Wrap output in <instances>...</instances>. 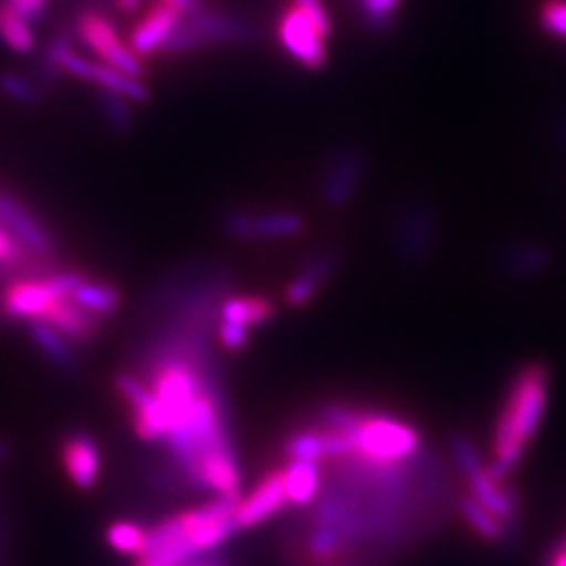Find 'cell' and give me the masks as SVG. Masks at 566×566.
<instances>
[{"label": "cell", "instance_id": "6da1fadb", "mask_svg": "<svg viewBox=\"0 0 566 566\" xmlns=\"http://www.w3.org/2000/svg\"><path fill=\"white\" fill-rule=\"evenodd\" d=\"M549 395V369L539 361L523 365L507 390L506 403L500 411L493 432V460L489 474L504 483L525 458L526 447L535 439L544 422Z\"/></svg>", "mask_w": 566, "mask_h": 566}, {"label": "cell", "instance_id": "7a4b0ae2", "mask_svg": "<svg viewBox=\"0 0 566 566\" xmlns=\"http://www.w3.org/2000/svg\"><path fill=\"white\" fill-rule=\"evenodd\" d=\"M340 432L353 443L350 458L371 464H407L422 451L418 428L386 413L357 409L355 422Z\"/></svg>", "mask_w": 566, "mask_h": 566}, {"label": "cell", "instance_id": "3957f363", "mask_svg": "<svg viewBox=\"0 0 566 566\" xmlns=\"http://www.w3.org/2000/svg\"><path fill=\"white\" fill-rule=\"evenodd\" d=\"M259 39V28L252 21L200 9L191 15H182L172 36L164 44V55H189L208 49L212 44L229 42H254Z\"/></svg>", "mask_w": 566, "mask_h": 566}, {"label": "cell", "instance_id": "277c9868", "mask_svg": "<svg viewBox=\"0 0 566 566\" xmlns=\"http://www.w3.org/2000/svg\"><path fill=\"white\" fill-rule=\"evenodd\" d=\"M451 455L465 476L470 495L512 528L518 518V497L489 474L476 446L465 434H455L451 439Z\"/></svg>", "mask_w": 566, "mask_h": 566}, {"label": "cell", "instance_id": "5b68a950", "mask_svg": "<svg viewBox=\"0 0 566 566\" xmlns=\"http://www.w3.org/2000/svg\"><path fill=\"white\" fill-rule=\"evenodd\" d=\"M74 34L81 39L82 44L102 57L103 63L120 70L124 74H130L135 78H143V60L130 49V44H124L116 32V25L99 9H84L76 15Z\"/></svg>", "mask_w": 566, "mask_h": 566}, {"label": "cell", "instance_id": "8992f818", "mask_svg": "<svg viewBox=\"0 0 566 566\" xmlns=\"http://www.w3.org/2000/svg\"><path fill=\"white\" fill-rule=\"evenodd\" d=\"M224 231L229 238L240 242H271V240H290L304 231L303 214L292 210H271V212H252V210H229L223 219Z\"/></svg>", "mask_w": 566, "mask_h": 566}, {"label": "cell", "instance_id": "52a82bcc", "mask_svg": "<svg viewBox=\"0 0 566 566\" xmlns=\"http://www.w3.org/2000/svg\"><path fill=\"white\" fill-rule=\"evenodd\" d=\"M280 41L283 49L301 61L306 70H324L327 65V46L322 30L304 13L301 7H290L280 20Z\"/></svg>", "mask_w": 566, "mask_h": 566}, {"label": "cell", "instance_id": "ba28073f", "mask_svg": "<svg viewBox=\"0 0 566 566\" xmlns=\"http://www.w3.org/2000/svg\"><path fill=\"white\" fill-rule=\"evenodd\" d=\"M203 388L206 386L198 371L182 361H168L154 376V395L170 416L172 426L189 411Z\"/></svg>", "mask_w": 566, "mask_h": 566}, {"label": "cell", "instance_id": "9c48e42d", "mask_svg": "<svg viewBox=\"0 0 566 566\" xmlns=\"http://www.w3.org/2000/svg\"><path fill=\"white\" fill-rule=\"evenodd\" d=\"M63 72L67 76L81 78V81L93 82L97 84L102 91L107 93H116L126 97L128 102L135 105H143V103L151 99V91L149 86L143 82V78H135L130 74H124L120 70L107 65V63H97V61L86 60L78 55L76 51H72L65 61H63Z\"/></svg>", "mask_w": 566, "mask_h": 566}, {"label": "cell", "instance_id": "30bf717a", "mask_svg": "<svg viewBox=\"0 0 566 566\" xmlns=\"http://www.w3.org/2000/svg\"><path fill=\"white\" fill-rule=\"evenodd\" d=\"M365 177L364 151L346 147L332 156L322 177V200L327 208H344L355 198Z\"/></svg>", "mask_w": 566, "mask_h": 566}, {"label": "cell", "instance_id": "8fae6325", "mask_svg": "<svg viewBox=\"0 0 566 566\" xmlns=\"http://www.w3.org/2000/svg\"><path fill=\"white\" fill-rule=\"evenodd\" d=\"M0 227L20 243L25 252L41 256H51L55 252V242L41 221L23 206L20 198L11 191L0 189Z\"/></svg>", "mask_w": 566, "mask_h": 566}, {"label": "cell", "instance_id": "7c38bea8", "mask_svg": "<svg viewBox=\"0 0 566 566\" xmlns=\"http://www.w3.org/2000/svg\"><path fill=\"white\" fill-rule=\"evenodd\" d=\"M285 504H287V497H285L283 470H275L266 474L259 486L240 502L235 512V525L238 528L263 525L264 521L273 518Z\"/></svg>", "mask_w": 566, "mask_h": 566}, {"label": "cell", "instance_id": "4fadbf2b", "mask_svg": "<svg viewBox=\"0 0 566 566\" xmlns=\"http://www.w3.org/2000/svg\"><path fill=\"white\" fill-rule=\"evenodd\" d=\"M57 301V294L46 280L13 283L2 296V315L13 322L30 324L34 319H44L49 308Z\"/></svg>", "mask_w": 566, "mask_h": 566}, {"label": "cell", "instance_id": "5bb4252c", "mask_svg": "<svg viewBox=\"0 0 566 566\" xmlns=\"http://www.w3.org/2000/svg\"><path fill=\"white\" fill-rule=\"evenodd\" d=\"M63 465L67 470V476L72 483L82 489L91 491L99 483L102 474V451L97 441L88 432H74L63 443Z\"/></svg>", "mask_w": 566, "mask_h": 566}, {"label": "cell", "instance_id": "9a60e30c", "mask_svg": "<svg viewBox=\"0 0 566 566\" xmlns=\"http://www.w3.org/2000/svg\"><path fill=\"white\" fill-rule=\"evenodd\" d=\"M182 20L181 11L175 7L160 2L156 4L145 18H143L137 28L130 34V49L145 60L156 53H163L164 44L172 36L175 28Z\"/></svg>", "mask_w": 566, "mask_h": 566}, {"label": "cell", "instance_id": "2e32d148", "mask_svg": "<svg viewBox=\"0 0 566 566\" xmlns=\"http://www.w3.org/2000/svg\"><path fill=\"white\" fill-rule=\"evenodd\" d=\"M97 315L88 313L72 298H61L49 308L44 322L57 327L72 344H88L97 334Z\"/></svg>", "mask_w": 566, "mask_h": 566}, {"label": "cell", "instance_id": "e0dca14e", "mask_svg": "<svg viewBox=\"0 0 566 566\" xmlns=\"http://www.w3.org/2000/svg\"><path fill=\"white\" fill-rule=\"evenodd\" d=\"M336 269V252H322L304 266L303 273L292 280L285 287V303L292 308H301L311 303L322 285L327 282L332 271Z\"/></svg>", "mask_w": 566, "mask_h": 566}, {"label": "cell", "instance_id": "ac0fdd59", "mask_svg": "<svg viewBox=\"0 0 566 566\" xmlns=\"http://www.w3.org/2000/svg\"><path fill=\"white\" fill-rule=\"evenodd\" d=\"M285 497L292 506H308L319 495L322 486V470L317 462L292 460L283 470Z\"/></svg>", "mask_w": 566, "mask_h": 566}, {"label": "cell", "instance_id": "d6986e66", "mask_svg": "<svg viewBox=\"0 0 566 566\" xmlns=\"http://www.w3.org/2000/svg\"><path fill=\"white\" fill-rule=\"evenodd\" d=\"M76 51V36L70 30H60L51 36L36 65V76L42 91H53L63 78V61Z\"/></svg>", "mask_w": 566, "mask_h": 566}, {"label": "cell", "instance_id": "ffe728a7", "mask_svg": "<svg viewBox=\"0 0 566 566\" xmlns=\"http://www.w3.org/2000/svg\"><path fill=\"white\" fill-rule=\"evenodd\" d=\"M30 336L42 353L57 367L65 369V371H76L78 369L81 364H78V357L72 350V343L61 334L57 327H53L44 319H34V322H30Z\"/></svg>", "mask_w": 566, "mask_h": 566}, {"label": "cell", "instance_id": "44dd1931", "mask_svg": "<svg viewBox=\"0 0 566 566\" xmlns=\"http://www.w3.org/2000/svg\"><path fill=\"white\" fill-rule=\"evenodd\" d=\"M455 506H458V512L462 514V518L470 525V528L479 537H483L485 542L500 544V542L506 539L510 526L500 516H495L489 507L483 506L481 502H476L470 493L460 495L455 500Z\"/></svg>", "mask_w": 566, "mask_h": 566}, {"label": "cell", "instance_id": "7402d4cb", "mask_svg": "<svg viewBox=\"0 0 566 566\" xmlns=\"http://www.w3.org/2000/svg\"><path fill=\"white\" fill-rule=\"evenodd\" d=\"M275 315H277L275 304L263 296H233L221 308V322L245 325V327L266 324Z\"/></svg>", "mask_w": 566, "mask_h": 566}, {"label": "cell", "instance_id": "603a6c76", "mask_svg": "<svg viewBox=\"0 0 566 566\" xmlns=\"http://www.w3.org/2000/svg\"><path fill=\"white\" fill-rule=\"evenodd\" d=\"M74 303L97 317L114 315L122 304L120 290L114 283L86 282L70 296Z\"/></svg>", "mask_w": 566, "mask_h": 566}, {"label": "cell", "instance_id": "cb8c5ba5", "mask_svg": "<svg viewBox=\"0 0 566 566\" xmlns=\"http://www.w3.org/2000/svg\"><path fill=\"white\" fill-rule=\"evenodd\" d=\"M0 41L18 55H28L36 46L32 23L4 2H0Z\"/></svg>", "mask_w": 566, "mask_h": 566}, {"label": "cell", "instance_id": "d4e9b609", "mask_svg": "<svg viewBox=\"0 0 566 566\" xmlns=\"http://www.w3.org/2000/svg\"><path fill=\"white\" fill-rule=\"evenodd\" d=\"M549 266V252L535 243H521L504 254V269L514 277H531Z\"/></svg>", "mask_w": 566, "mask_h": 566}, {"label": "cell", "instance_id": "484cf974", "mask_svg": "<svg viewBox=\"0 0 566 566\" xmlns=\"http://www.w3.org/2000/svg\"><path fill=\"white\" fill-rule=\"evenodd\" d=\"M0 93L21 107H39L44 102V91L39 82L28 81L18 72H0Z\"/></svg>", "mask_w": 566, "mask_h": 566}, {"label": "cell", "instance_id": "4316f807", "mask_svg": "<svg viewBox=\"0 0 566 566\" xmlns=\"http://www.w3.org/2000/svg\"><path fill=\"white\" fill-rule=\"evenodd\" d=\"M285 455L290 460H303V462H322L327 458L325 453L324 428L322 430H301L292 434L285 443Z\"/></svg>", "mask_w": 566, "mask_h": 566}, {"label": "cell", "instance_id": "83f0119b", "mask_svg": "<svg viewBox=\"0 0 566 566\" xmlns=\"http://www.w3.org/2000/svg\"><path fill=\"white\" fill-rule=\"evenodd\" d=\"M99 105H102L103 118H105L107 126L114 133L126 135V133H130L135 128V112H133L135 103L128 102L126 97L116 95V93L102 91Z\"/></svg>", "mask_w": 566, "mask_h": 566}, {"label": "cell", "instance_id": "f1b7e54d", "mask_svg": "<svg viewBox=\"0 0 566 566\" xmlns=\"http://www.w3.org/2000/svg\"><path fill=\"white\" fill-rule=\"evenodd\" d=\"M401 238V250L407 254L409 261H420L430 250L432 240L426 235H434L432 233V221L428 214H411L409 217V227L403 231Z\"/></svg>", "mask_w": 566, "mask_h": 566}, {"label": "cell", "instance_id": "f546056e", "mask_svg": "<svg viewBox=\"0 0 566 566\" xmlns=\"http://www.w3.org/2000/svg\"><path fill=\"white\" fill-rule=\"evenodd\" d=\"M145 535H147V531H143L142 526L128 523V521L114 523L105 531V539L109 546L118 549L122 554H135V556L143 554Z\"/></svg>", "mask_w": 566, "mask_h": 566}, {"label": "cell", "instance_id": "4dcf8cb0", "mask_svg": "<svg viewBox=\"0 0 566 566\" xmlns=\"http://www.w3.org/2000/svg\"><path fill=\"white\" fill-rule=\"evenodd\" d=\"M401 2L403 0H357L367 25L378 32H382L392 23Z\"/></svg>", "mask_w": 566, "mask_h": 566}, {"label": "cell", "instance_id": "1f68e13d", "mask_svg": "<svg viewBox=\"0 0 566 566\" xmlns=\"http://www.w3.org/2000/svg\"><path fill=\"white\" fill-rule=\"evenodd\" d=\"M116 390L120 392L122 399L133 407V413L143 411L147 405L154 403V399H156L154 390H149L133 374H118L116 376Z\"/></svg>", "mask_w": 566, "mask_h": 566}, {"label": "cell", "instance_id": "d6a6232c", "mask_svg": "<svg viewBox=\"0 0 566 566\" xmlns=\"http://www.w3.org/2000/svg\"><path fill=\"white\" fill-rule=\"evenodd\" d=\"M539 23L547 34L566 41V0H544L539 7Z\"/></svg>", "mask_w": 566, "mask_h": 566}, {"label": "cell", "instance_id": "836d02e7", "mask_svg": "<svg viewBox=\"0 0 566 566\" xmlns=\"http://www.w3.org/2000/svg\"><path fill=\"white\" fill-rule=\"evenodd\" d=\"M219 340H221L227 350L238 353L250 340V327L221 322V325H219Z\"/></svg>", "mask_w": 566, "mask_h": 566}, {"label": "cell", "instance_id": "e575fe53", "mask_svg": "<svg viewBox=\"0 0 566 566\" xmlns=\"http://www.w3.org/2000/svg\"><path fill=\"white\" fill-rule=\"evenodd\" d=\"M294 4L303 9L304 13L313 20V23L322 30L325 39L332 36V20H329L322 0H294Z\"/></svg>", "mask_w": 566, "mask_h": 566}, {"label": "cell", "instance_id": "d590c367", "mask_svg": "<svg viewBox=\"0 0 566 566\" xmlns=\"http://www.w3.org/2000/svg\"><path fill=\"white\" fill-rule=\"evenodd\" d=\"M0 2H4L13 11H18L21 18H25L30 23L41 21L49 9V0H0Z\"/></svg>", "mask_w": 566, "mask_h": 566}, {"label": "cell", "instance_id": "8d00e7d4", "mask_svg": "<svg viewBox=\"0 0 566 566\" xmlns=\"http://www.w3.org/2000/svg\"><path fill=\"white\" fill-rule=\"evenodd\" d=\"M23 248L20 243L15 242L2 227H0V264H15L20 263L23 256Z\"/></svg>", "mask_w": 566, "mask_h": 566}, {"label": "cell", "instance_id": "74e56055", "mask_svg": "<svg viewBox=\"0 0 566 566\" xmlns=\"http://www.w3.org/2000/svg\"><path fill=\"white\" fill-rule=\"evenodd\" d=\"M163 2L175 7L177 11H181L182 15H191V13L203 9V4L200 0H163Z\"/></svg>", "mask_w": 566, "mask_h": 566}, {"label": "cell", "instance_id": "f35d334b", "mask_svg": "<svg viewBox=\"0 0 566 566\" xmlns=\"http://www.w3.org/2000/svg\"><path fill=\"white\" fill-rule=\"evenodd\" d=\"M143 0H116V7L120 9L122 13H133L135 9H139Z\"/></svg>", "mask_w": 566, "mask_h": 566}, {"label": "cell", "instance_id": "ab89813d", "mask_svg": "<svg viewBox=\"0 0 566 566\" xmlns=\"http://www.w3.org/2000/svg\"><path fill=\"white\" fill-rule=\"evenodd\" d=\"M549 566H566V554L565 552H554L552 558H549Z\"/></svg>", "mask_w": 566, "mask_h": 566}, {"label": "cell", "instance_id": "60d3db41", "mask_svg": "<svg viewBox=\"0 0 566 566\" xmlns=\"http://www.w3.org/2000/svg\"><path fill=\"white\" fill-rule=\"evenodd\" d=\"M9 455H11V447H9L7 441H2V439H0V464H2V462H7V460H9Z\"/></svg>", "mask_w": 566, "mask_h": 566}, {"label": "cell", "instance_id": "b9f144b4", "mask_svg": "<svg viewBox=\"0 0 566 566\" xmlns=\"http://www.w3.org/2000/svg\"><path fill=\"white\" fill-rule=\"evenodd\" d=\"M86 2H91L93 9H99V11H103L109 4H116V0H86Z\"/></svg>", "mask_w": 566, "mask_h": 566}, {"label": "cell", "instance_id": "7bdbcfd3", "mask_svg": "<svg viewBox=\"0 0 566 566\" xmlns=\"http://www.w3.org/2000/svg\"><path fill=\"white\" fill-rule=\"evenodd\" d=\"M558 552H565V554H566V535H565V539H563V542H560V546H558Z\"/></svg>", "mask_w": 566, "mask_h": 566}, {"label": "cell", "instance_id": "ee69618b", "mask_svg": "<svg viewBox=\"0 0 566 566\" xmlns=\"http://www.w3.org/2000/svg\"><path fill=\"white\" fill-rule=\"evenodd\" d=\"M200 2H202V4H203V2H208V0H200Z\"/></svg>", "mask_w": 566, "mask_h": 566}, {"label": "cell", "instance_id": "f6af8a7d", "mask_svg": "<svg viewBox=\"0 0 566 566\" xmlns=\"http://www.w3.org/2000/svg\"><path fill=\"white\" fill-rule=\"evenodd\" d=\"M139 566H147V565H142V563H139Z\"/></svg>", "mask_w": 566, "mask_h": 566}]
</instances>
